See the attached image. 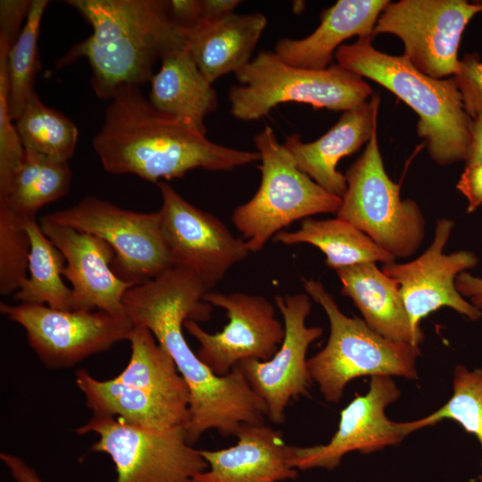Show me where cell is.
<instances>
[{
    "label": "cell",
    "mask_w": 482,
    "mask_h": 482,
    "mask_svg": "<svg viewBox=\"0 0 482 482\" xmlns=\"http://www.w3.org/2000/svg\"><path fill=\"white\" fill-rule=\"evenodd\" d=\"M208 291L195 273L172 267L154 279L131 287L123 298L134 325L151 330L188 386L189 417L185 430L190 445L210 429L236 436L244 424H263L267 418L265 403L239 366L228 375H215L185 338L182 328L187 320L211 319L212 305L204 300Z\"/></svg>",
    "instance_id": "cell-1"
},
{
    "label": "cell",
    "mask_w": 482,
    "mask_h": 482,
    "mask_svg": "<svg viewBox=\"0 0 482 482\" xmlns=\"http://www.w3.org/2000/svg\"><path fill=\"white\" fill-rule=\"evenodd\" d=\"M104 170L159 183L195 169L231 170L260 161L258 152L228 147L156 109L139 87L120 88L92 142Z\"/></svg>",
    "instance_id": "cell-2"
},
{
    "label": "cell",
    "mask_w": 482,
    "mask_h": 482,
    "mask_svg": "<svg viewBox=\"0 0 482 482\" xmlns=\"http://www.w3.org/2000/svg\"><path fill=\"white\" fill-rule=\"evenodd\" d=\"M90 24L91 35L59 61L63 66L84 57L96 95L111 100L125 87L150 82L154 67L170 51L186 46L164 0H68Z\"/></svg>",
    "instance_id": "cell-3"
},
{
    "label": "cell",
    "mask_w": 482,
    "mask_h": 482,
    "mask_svg": "<svg viewBox=\"0 0 482 482\" xmlns=\"http://www.w3.org/2000/svg\"><path fill=\"white\" fill-rule=\"evenodd\" d=\"M337 64L386 87L419 116L417 133L439 165L466 161L472 118L466 112L454 78L434 79L403 54L377 50L372 38L362 37L342 45L336 52Z\"/></svg>",
    "instance_id": "cell-4"
},
{
    "label": "cell",
    "mask_w": 482,
    "mask_h": 482,
    "mask_svg": "<svg viewBox=\"0 0 482 482\" xmlns=\"http://www.w3.org/2000/svg\"><path fill=\"white\" fill-rule=\"evenodd\" d=\"M306 294L327 314L330 332L327 344L307 360L312 380L326 401L340 402L346 385L364 376L418 377L419 346L388 340L358 317L346 316L320 281L302 278Z\"/></svg>",
    "instance_id": "cell-5"
},
{
    "label": "cell",
    "mask_w": 482,
    "mask_h": 482,
    "mask_svg": "<svg viewBox=\"0 0 482 482\" xmlns=\"http://www.w3.org/2000/svg\"><path fill=\"white\" fill-rule=\"evenodd\" d=\"M235 75L241 85L229 90L230 112L245 121L259 120L288 102L345 112L373 96L362 77L337 63L304 69L285 62L274 51L260 52Z\"/></svg>",
    "instance_id": "cell-6"
},
{
    "label": "cell",
    "mask_w": 482,
    "mask_h": 482,
    "mask_svg": "<svg viewBox=\"0 0 482 482\" xmlns=\"http://www.w3.org/2000/svg\"><path fill=\"white\" fill-rule=\"evenodd\" d=\"M260 154L261 183L254 195L237 206L232 222L250 252H258L283 228L320 213H336L342 197L331 194L300 170L271 127L253 137Z\"/></svg>",
    "instance_id": "cell-7"
},
{
    "label": "cell",
    "mask_w": 482,
    "mask_h": 482,
    "mask_svg": "<svg viewBox=\"0 0 482 482\" xmlns=\"http://www.w3.org/2000/svg\"><path fill=\"white\" fill-rule=\"evenodd\" d=\"M345 176L347 188L337 217L365 233L395 259L414 254L425 237V219L415 201L401 199L400 185L387 175L377 128Z\"/></svg>",
    "instance_id": "cell-8"
},
{
    "label": "cell",
    "mask_w": 482,
    "mask_h": 482,
    "mask_svg": "<svg viewBox=\"0 0 482 482\" xmlns=\"http://www.w3.org/2000/svg\"><path fill=\"white\" fill-rule=\"evenodd\" d=\"M76 432L98 435L91 450L111 457L116 482H193L209 467L200 451L188 443L185 427L156 430L120 418L93 415Z\"/></svg>",
    "instance_id": "cell-9"
},
{
    "label": "cell",
    "mask_w": 482,
    "mask_h": 482,
    "mask_svg": "<svg viewBox=\"0 0 482 482\" xmlns=\"http://www.w3.org/2000/svg\"><path fill=\"white\" fill-rule=\"evenodd\" d=\"M45 216L105 241L115 253L114 272L133 285L145 283L173 267L158 212H134L88 195L71 207Z\"/></svg>",
    "instance_id": "cell-10"
},
{
    "label": "cell",
    "mask_w": 482,
    "mask_h": 482,
    "mask_svg": "<svg viewBox=\"0 0 482 482\" xmlns=\"http://www.w3.org/2000/svg\"><path fill=\"white\" fill-rule=\"evenodd\" d=\"M482 12V2L466 0H400L389 2L373 30L392 34L403 43V55L434 79L454 76L458 49L470 20Z\"/></svg>",
    "instance_id": "cell-11"
},
{
    "label": "cell",
    "mask_w": 482,
    "mask_h": 482,
    "mask_svg": "<svg viewBox=\"0 0 482 482\" xmlns=\"http://www.w3.org/2000/svg\"><path fill=\"white\" fill-rule=\"evenodd\" d=\"M0 312L23 328L30 347L50 369L71 367L104 352L128 340L134 328L128 315L103 311H64L45 304L1 303Z\"/></svg>",
    "instance_id": "cell-12"
},
{
    "label": "cell",
    "mask_w": 482,
    "mask_h": 482,
    "mask_svg": "<svg viewBox=\"0 0 482 482\" xmlns=\"http://www.w3.org/2000/svg\"><path fill=\"white\" fill-rule=\"evenodd\" d=\"M161 230L173 267L195 273L211 289L251 253L213 214L182 197L165 181L158 183Z\"/></svg>",
    "instance_id": "cell-13"
},
{
    "label": "cell",
    "mask_w": 482,
    "mask_h": 482,
    "mask_svg": "<svg viewBox=\"0 0 482 482\" xmlns=\"http://www.w3.org/2000/svg\"><path fill=\"white\" fill-rule=\"evenodd\" d=\"M204 300L225 310L228 324L213 334L192 320H187L184 327L199 343L197 356L215 375H228L242 362L268 361L276 353L285 326L275 317L274 306L267 298L243 292L208 291Z\"/></svg>",
    "instance_id": "cell-14"
},
{
    "label": "cell",
    "mask_w": 482,
    "mask_h": 482,
    "mask_svg": "<svg viewBox=\"0 0 482 482\" xmlns=\"http://www.w3.org/2000/svg\"><path fill=\"white\" fill-rule=\"evenodd\" d=\"M275 304L285 326L279 348L268 361L247 360L237 366L265 403L267 418L275 424H282L290 401L309 394L312 378L306 354L309 346L322 336L323 329L306 324L312 310L307 294L277 295Z\"/></svg>",
    "instance_id": "cell-15"
},
{
    "label": "cell",
    "mask_w": 482,
    "mask_h": 482,
    "mask_svg": "<svg viewBox=\"0 0 482 482\" xmlns=\"http://www.w3.org/2000/svg\"><path fill=\"white\" fill-rule=\"evenodd\" d=\"M400 395L392 377H371L368 392L356 395L341 411L338 428L327 444L291 445V466L297 470H333L350 452L366 454L401 443L413 432L411 421H392L386 415V407L397 401Z\"/></svg>",
    "instance_id": "cell-16"
},
{
    "label": "cell",
    "mask_w": 482,
    "mask_h": 482,
    "mask_svg": "<svg viewBox=\"0 0 482 482\" xmlns=\"http://www.w3.org/2000/svg\"><path fill=\"white\" fill-rule=\"evenodd\" d=\"M454 222L437 220L434 238L418 258L405 263L384 264L382 270L399 285V290L411 326L422 330L420 321L441 307H449L470 320L482 317V311L466 300L457 290L459 274L474 268L478 258L470 251L445 253Z\"/></svg>",
    "instance_id": "cell-17"
},
{
    "label": "cell",
    "mask_w": 482,
    "mask_h": 482,
    "mask_svg": "<svg viewBox=\"0 0 482 482\" xmlns=\"http://www.w3.org/2000/svg\"><path fill=\"white\" fill-rule=\"evenodd\" d=\"M39 225L65 258L62 276L71 286L72 310L127 315L123 298L135 285L114 272L113 249L94 235L57 224L46 216Z\"/></svg>",
    "instance_id": "cell-18"
},
{
    "label": "cell",
    "mask_w": 482,
    "mask_h": 482,
    "mask_svg": "<svg viewBox=\"0 0 482 482\" xmlns=\"http://www.w3.org/2000/svg\"><path fill=\"white\" fill-rule=\"evenodd\" d=\"M237 443L228 448L199 450L209 467L193 482H282L295 479L290 463L291 445L282 434L263 424H244Z\"/></svg>",
    "instance_id": "cell-19"
},
{
    "label": "cell",
    "mask_w": 482,
    "mask_h": 482,
    "mask_svg": "<svg viewBox=\"0 0 482 482\" xmlns=\"http://www.w3.org/2000/svg\"><path fill=\"white\" fill-rule=\"evenodd\" d=\"M378 95L343 112L339 120L318 139L303 143L299 134L288 136L283 145L297 168L328 192L343 197L347 188L345 176L337 170L338 162L368 143L378 128Z\"/></svg>",
    "instance_id": "cell-20"
},
{
    "label": "cell",
    "mask_w": 482,
    "mask_h": 482,
    "mask_svg": "<svg viewBox=\"0 0 482 482\" xmlns=\"http://www.w3.org/2000/svg\"><path fill=\"white\" fill-rule=\"evenodd\" d=\"M390 1L338 0L320 15V23L309 36L280 38L274 52L285 62L304 69L330 66L337 50L352 37L373 38L378 19Z\"/></svg>",
    "instance_id": "cell-21"
},
{
    "label": "cell",
    "mask_w": 482,
    "mask_h": 482,
    "mask_svg": "<svg viewBox=\"0 0 482 482\" xmlns=\"http://www.w3.org/2000/svg\"><path fill=\"white\" fill-rule=\"evenodd\" d=\"M341 293L349 297L376 333L397 342L417 345L424 333L411 326L398 283L374 262L360 263L336 270Z\"/></svg>",
    "instance_id": "cell-22"
},
{
    "label": "cell",
    "mask_w": 482,
    "mask_h": 482,
    "mask_svg": "<svg viewBox=\"0 0 482 482\" xmlns=\"http://www.w3.org/2000/svg\"><path fill=\"white\" fill-rule=\"evenodd\" d=\"M266 24L267 19L262 12H234L216 21L196 23L185 31L186 45L200 71L212 84L251 62Z\"/></svg>",
    "instance_id": "cell-23"
},
{
    "label": "cell",
    "mask_w": 482,
    "mask_h": 482,
    "mask_svg": "<svg viewBox=\"0 0 482 482\" xmlns=\"http://www.w3.org/2000/svg\"><path fill=\"white\" fill-rule=\"evenodd\" d=\"M150 83L149 101L161 112L206 134L204 119L214 112L218 97L198 68L187 45L166 54Z\"/></svg>",
    "instance_id": "cell-24"
},
{
    "label": "cell",
    "mask_w": 482,
    "mask_h": 482,
    "mask_svg": "<svg viewBox=\"0 0 482 482\" xmlns=\"http://www.w3.org/2000/svg\"><path fill=\"white\" fill-rule=\"evenodd\" d=\"M75 382L95 416L120 418L129 424L156 430L185 427L188 420V414L115 378L98 380L81 369L75 373Z\"/></svg>",
    "instance_id": "cell-25"
},
{
    "label": "cell",
    "mask_w": 482,
    "mask_h": 482,
    "mask_svg": "<svg viewBox=\"0 0 482 482\" xmlns=\"http://www.w3.org/2000/svg\"><path fill=\"white\" fill-rule=\"evenodd\" d=\"M128 341L131 349L129 361L114 378L146 391L176 410L188 414V386L172 358L151 330L141 324L134 325Z\"/></svg>",
    "instance_id": "cell-26"
},
{
    "label": "cell",
    "mask_w": 482,
    "mask_h": 482,
    "mask_svg": "<svg viewBox=\"0 0 482 482\" xmlns=\"http://www.w3.org/2000/svg\"><path fill=\"white\" fill-rule=\"evenodd\" d=\"M274 240L287 245L310 244L324 253L325 263L335 270L365 262L390 264L396 260L365 233L337 217L303 219L297 230H281Z\"/></svg>",
    "instance_id": "cell-27"
},
{
    "label": "cell",
    "mask_w": 482,
    "mask_h": 482,
    "mask_svg": "<svg viewBox=\"0 0 482 482\" xmlns=\"http://www.w3.org/2000/svg\"><path fill=\"white\" fill-rule=\"evenodd\" d=\"M71 179L69 162L25 151L21 164L0 194V210L23 222L36 220L39 209L67 195Z\"/></svg>",
    "instance_id": "cell-28"
},
{
    "label": "cell",
    "mask_w": 482,
    "mask_h": 482,
    "mask_svg": "<svg viewBox=\"0 0 482 482\" xmlns=\"http://www.w3.org/2000/svg\"><path fill=\"white\" fill-rule=\"evenodd\" d=\"M29 237L28 277L14 299L23 303L45 304L57 310H72L71 289L62 280L66 261L45 235L36 220L25 223Z\"/></svg>",
    "instance_id": "cell-29"
},
{
    "label": "cell",
    "mask_w": 482,
    "mask_h": 482,
    "mask_svg": "<svg viewBox=\"0 0 482 482\" xmlns=\"http://www.w3.org/2000/svg\"><path fill=\"white\" fill-rule=\"evenodd\" d=\"M25 151L69 162L73 156L79 131L65 115L46 106L36 93L15 120Z\"/></svg>",
    "instance_id": "cell-30"
},
{
    "label": "cell",
    "mask_w": 482,
    "mask_h": 482,
    "mask_svg": "<svg viewBox=\"0 0 482 482\" xmlns=\"http://www.w3.org/2000/svg\"><path fill=\"white\" fill-rule=\"evenodd\" d=\"M47 0H32L23 28L6 53L8 106L16 120L35 93L33 86L38 69V37Z\"/></svg>",
    "instance_id": "cell-31"
},
{
    "label": "cell",
    "mask_w": 482,
    "mask_h": 482,
    "mask_svg": "<svg viewBox=\"0 0 482 482\" xmlns=\"http://www.w3.org/2000/svg\"><path fill=\"white\" fill-rule=\"evenodd\" d=\"M453 388L452 396L441 408L411 421L413 432L448 419L474 435L482 446V370H470L465 366L457 365ZM479 482H482V474Z\"/></svg>",
    "instance_id": "cell-32"
},
{
    "label": "cell",
    "mask_w": 482,
    "mask_h": 482,
    "mask_svg": "<svg viewBox=\"0 0 482 482\" xmlns=\"http://www.w3.org/2000/svg\"><path fill=\"white\" fill-rule=\"evenodd\" d=\"M25 223L0 210V293L17 292L28 277L29 237Z\"/></svg>",
    "instance_id": "cell-33"
},
{
    "label": "cell",
    "mask_w": 482,
    "mask_h": 482,
    "mask_svg": "<svg viewBox=\"0 0 482 482\" xmlns=\"http://www.w3.org/2000/svg\"><path fill=\"white\" fill-rule=\"evenodd\" d=\"M8 41L0 37V194L8 187L15 170L21 164L25 150L10 115L6 74Z\"/></svg>",
    "instance_id": "cell-34"
},
{
    "label": "cell",
    "mask_w": 482,
    "mask_h": 482,
    "mask_svg": "<svg viewBox=\"0 0 482 482\" xmlns=\"http://www.w3.org/2000/svg\"><path fill=\"white\" fill-rule=\"evenodd\" d=\"M453 78L469 115L473 118L482 112V60L479 54H465Z\"/></svg>",
    "instance_id": "cell-35"
},
{
    "label": "cell",
    "mask_w": 482,
    "mask_h": 482,
    "mask_svg": "<svg viewBox=\"0 0 482 482\" xmlns=\"http://www.w3.org/2000/svg\"><path fill=\"white\" fill-rule=\"evenodd\" d=\"M31 1H0V36L12 46L20 35L29 14Z\"/></svg>",
    "instance_id": "cell-36"
},
{
    "label": "cell",
    "mask_w": 482,
    "mask_h": 482,
    "mask_svg": "<svg viewBox=\"0 0 482 482\" xmlns=\"http://www.w3.org/2000/svg\"><path fill=\"white\" fill-rule=\"evenodd\" d=\"M456 188L468 201V212L482 205V165L465 166Z\"/></svg>",
    "instance_id": "cell-37"
},
{
    "label": "cell",
    "mask_w": 482,
    "mask_h": 482,
    "mask_svg": "<svg viewBox=\"0 0 482 482\" xmlns=\"http://www.w3.org/2000/svg\"><path fill=\"white\" fill-rule=\"evenodd\" d=\"M167 5L170 18L184 34L199 21L200 0H170Z\"/></svg>",
    "instance_id": "cell-38"
},
{
    "label": "cell",
    "mask_w": 482,
    "mask_h": 482,
    "mask_svg": "<svg viewBox=\"0 0 482 482\" xmlns=\"http://www.w3.org/2000/svg\"><path fill=\"white\" fill-rule=\"evenodd\" d=\"M240 3L239 0H200L198 22L212 21L234 13Z\"/></svg>",
    "instance_id": "cell-39"
},
{
    "label": "cell",
    "mask_w": 482,
    "mask_h": 482,
    "mask_svg": "<svg viewBox=\"0 0 482 482\" xmlns=\"http://www.w3.org/2000/svg\"><path fill=\"white\" fill-rule=\"evenodd\" d=\"M455 286L464 298L482 311V278L461 272L456 278Z\"/></svg>",
    "instance_id": "cell-40"
},
{
    "label": "cell",
    "mask_w": 482,
    "mask_h": 482,
    "mask_svg": "<svg viewBox=\"0 0 482 482\" xmlns=\"http://www.w3.org/2000/svg\"><path fill=\"white\" fill-rule=\"evenodd\" d=\"M0 459L16 482H43L37 472L19 456L1 453Z\"/></svg>",
    "instance_id": "cell-41"
},
{
    "label": "cell",
    "mask_w": 482,
    "mask_h": 482,
    "mask_svg": "<svg viewBox=\"0 0 482 482\" xmlns=\"http://www.w3.org/2000/svg\"><path fill=\"white\" fill-rule=\"evenodd\" d=\"M471 139L466 166L482 165V112L472 118Z\"/></svg>",
    "instance_id": "cell-42"
}]
</instances>
